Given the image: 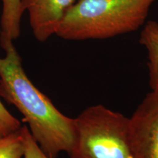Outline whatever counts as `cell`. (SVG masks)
Masks as SVG:
<instances>
[{
  "mask_svg": "<svg viewBox=\"0 0 158 158\" xmlns=\"http://www.w3.org/2000/svg\"><path fill=\"white\" fill-rule=\"evenodd\" d=\"M0 96L23 116L29 131L48 158L70 151L74 141L75 118L60 112L27 77L13 41L1 45Z\"/></svg>",
  "mask_w": 158,
  "mask_h": 158,
  "instance_id": "cell-1",
  "label": "cell"
},
{
  "mask_svg": "<svg viewBox=\"0 0 158 158\" xmlns=\"http://www.w3.org/2000/svg\"><path fill=\"white\" fill-rule=\"evenodd\" d=\"M156 0H76L56 35L68 40H101L138 30Z\"/></svg>",
  "mask_w": 158,
  "mask_h": 158,
  "instance_id": "cell-2",
  "label": "cell"
},
{
  "mask_svg": "<svg viewBox=\"0 0 158 158\" xmlns=\"http://www.w3.org/2000/svg\"><path fill=\"white\" fill-rule=\"evenodd\" d=\"M74 118L70 158H135L127 116L98 104L86 108Z\"/></svg>",
  "mask_w": 158,
  "mask_h": 158,
  "instance_id": "cell-3",
  "label": "cell"
},
{
  "mask_svg": "<svg viewBox=\"0 0 158 158\" xmlns=\"http://www.w3.org/2000/svg\"><path fill=\"white\" fill-rule=\"evenodd\" d=\"M129 136L135 158H158V91L149 92L129 118Z\"/></svg>",
  "mask_w": 158,
  "mask_h": 158,
  "instance_id": "cell-4",
  "label": "cell"
},
{
  "mask_svg": "<svg viewBox=\"0 0 158 158\" xmlns=\"http://www.w3.org/2000/svg\"><path fill=\"white\" fill-rule=\"evenodd\" d=\"M76 0H21L23 13L29 15L32 33L43 43L56 35L59 23Z\"/></svg>",
  "mask_w": 158,
  "mask_h": 158,
  "instance_id": "cell-5",
  "label": "cell"
},
{
  "mask_svg": "<svg viewBox=\"0 0 158 158\" xmlns=\"http://www.w3.org/2000/svg\"><path fill=\"white\" fill-rule=\"evenodd\" d=\"M2 6L0 19V45L19 37L23 13L21 0H0Z\"/></svg>",
  "mask_w": 158,
  "mask_h": 158,
  "instance_id": "cell-6",
  "label": "cell"
},
{
  "mask_svg": "<svg viewBox=\"0 0 158 158\" xmlns=\"http://www.w3.org/2000/svg\"><path fill=\"white\" fill-rule=\"evenodd\" d=\"M139 43L147 51L149 86L158 91V23L148 21L141 31Z\"/></svg>",
  "mask_w": 158,
  "mask_h": 158,
  "instance_id": "cell-7",
  "label": "cell"
},
{
  "mask_svg": "<svg viewBox=\"0 0 158 158\" xmlns=\"http://www.w3.org/2000/svg\"><path fill=\"white\" fill-rule=\"evenodd\" d=\"M24 155L21 130L0 138V158H22Z\"/></svg>",
  "mask_w": 158,
  "mask_h": 158,
  "instance_id": "cell-8",
  "label": "cell"
},
{
  "mask_svg": "<svg viewBox=\"0 0 158 158\" xmlns=\"http://www.w3.org/2000/svg\"><path fill=\"white\" fill-rule=\"evenodd\" d=\"M21 127L19 120L12 115L0 101V138L19 132Z\"/></svg>",
  "mask_w": 158,
  "mask_h": 158,
  "instance_id": "cell-9",
  "label": "cell"
},
{
  "mask_svg": "<svg viewBox=\"0 0 158 158\" xmlns=\"http://www.w3.org/2000/svg\"><path fill=\"white\" fill-rule=\"evenodd\" d=\"M23 148H24V158H48L40 149L37 141L32 137L27 126H22L21 128Z\"/></svg>",
  "mask_w": 158,
  "mask_h": 158,
  "instance_id": "cell-10",
  "label": "cell"
}]
</instances>
